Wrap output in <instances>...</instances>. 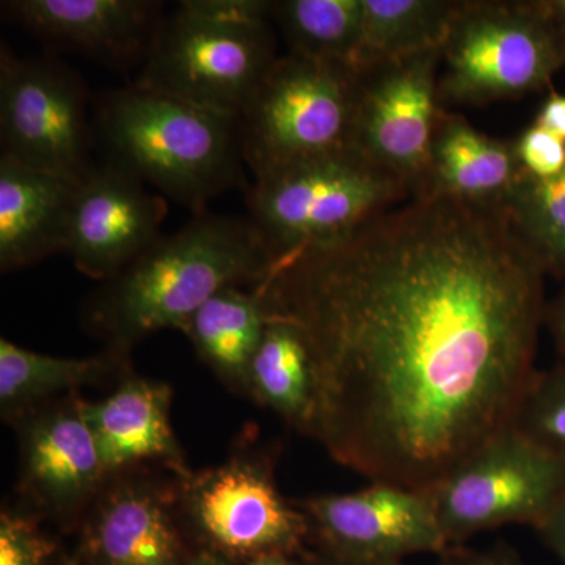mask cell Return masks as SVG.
Returning a JSON list of instances; mask_svg holds the SVG:
<instances>
[{"label": "cell", "mask_w": 565, "mask_h": 565, "mask_svg": "<svg viewBox=\"0 0 565 565\" xmlns=\"http://www.w3.org/2000/svg\"><path fill=\"white\" fill-rule=\"evenodd\" d=\"M535 3L565 43V0H535Z\"/></svg>", "instance_id": "34"}, {"label": "cell", "mask_w": 565, "mask_h": 565, "mask_svg": "<svg viewBox=\"0 0 565 565\" xmlns=\"http://www.w3.org/2000/svg\"><path fill=\"white\" fill-rule=\"evenodd\" d=\"M270 255L247 218L203 211L172 236H162L84 307V323L128 355L163 329L180 330L215 294L253 288L270 269Z\"/></svg>", "instance_id": "2"}, {"label": "cell", "mask_w": 565, "mask_h": 565, "mask_svg": "<svg viewBox=\"0 0 565 565\" xmlns=\"http://www.w3.org/2000/svg\"><path fill=\"white\" fill-rule=\"evenodd\" d=\"M315 565H381V564H356V563H348V561L334 559V557L322 555L319 553L318 556H315ZM388 565H403V564H388Z\"/></svg>", "instance_id": "36"}, {"label": "cell", "mask_w": 565, "mask_h": 565, "mask_svg": "<svg viewBox=\"0 0 565 565\" xmlns=\"http://www.w3.org/2000/svg\"><path fill=\"white\" fill-rule=\"evenodd\" d=\"M20 437V490L36 514L63 527L81 525L107 475L77 393L33 408L14 422Z\"/></svg>", "instance_id": "13"}, {"label": "cell", "mask_w": 565, "mask_h": 565, "mask_svg": "<svg viewBox=\"0 0 565 565\" xmlns=\"http://www.w3.org/2000/svg\"><path fill=\"white\" fill-rule=\"evenodd\" d=\"M424 493L449 548L494 527H537L565 494V457L509 426Z\"/></svg>", "instance_id": "8"}, {"label": "cell", "mask_w": 565, "mask_h": 565, "mask_svg": "<svg viewBox=\"0 0 565 565\" xmlns=\"http://www.w3.org/2000/svg\"><path fill=\"white\" fill-rule=\"evenodd\" d=\"M267 322L262 292L232 286L212 296L180 330L223 384L247 394L248 370Z\"/></svg>", "instance_id": "20"}, {"label": "cell", "mask_w": 565, "mask_h": 565, "mask_svg": "<svg viewBox=\"0 0 565 565\" xmlns=\"http://www.w3.org/2000/svg\"><path fill=\"white\" fill-rule=\"evenodd\" d=\"M178 501L185 530L228 563L302 553L311 541L307 516L282 497L262 456L236 455L178 479Z\"/></svg>", "instance_id": "10"}, {"label": "cell", "mask_w": 565, "mask_h": 565, "mask_svg": "<svg viewBox=\"0 0 565 565\" xmlns=\"http://www.w3.org/2000/svg\"><path fill=\"white\" fill-rule=\"evenodd\" d=\"M93 128L106 162L199 214L245 189L241 118L136 84L93 102Z\"/></svg>", "instance_id": "3"}, {"label": "cell", "mask_w": 565, "mask_h": 565, "mask_svg": "<svg viewBox=\"0 0 565 565\" xmlns=\"http://www.w3.org/2000/svg\"><path fill=\"white\" fill-rule=\"evenodd\" d=\"M511 426L565 457V364L534 375Z\"/></svg>", "instance_id": "26"}, {"label": "cell", "mask_w": 565, "mask_h": 565, "mask_svg": "<svg viewBox=\"0 0 565 565\" xmlns=\"http://www.w3.org/2000/svg\"><path fill=\"white\" fill-rule=\"evenodd\" d=\"M278 61L269 22H236L178 7L132 84L239 117Z\"/></svg>", "instance_id": "7"}, {"label": "cell", "mask_w": 565, "mask_h": 565, "mask_svg": "<svg viewBox=\"0 0 565 565\" xmlns=\"http://www.w3.org/2000/svg\"><path fill=\"white\" fill-rule=\"evenodd\" d=\"M462 6L463 0H363L356 73L444 50Z\"/></svg>", "instance_id": "23"}, {"label": "cell", "mask_w": 565, "mask_h": 565, "mask_svg": "<svg viewBox=\"0 0 565 565\" xmlns=\"http://www.w3.org/2000/svg\"><path fill=\"white\" fill-rule=\"evenodd\" d=\"M550 332L559 352L561 364H565V286L548 311Z\"/></svg>", "instance_id": "32"}, {"label": "cell", "mask_w": 565, "mask_h": 565, "mask_svg": "<svg viewBox=\"0 0 565 565\" xmlns=\"http://www.w3.org/2000/svg\"><path fill=\"white\" fill-rule=\"evenodd\" d=\"M514 147L526 177L548 180L565 170V140L535 122L516 137Z\"/></svg>", "instance_id": "28"}, {"label": "cell", "mask_w": 565, "mask_h": 565, "mask_svg": "<svg viewBox=\"0 0 565 565\" xmlns=\"http://www.w3.org/2000/svg\"><path fill=\"white\" fill-rule=\"evenodd\" d=\"M189 565H230V563L228 561L223 559V557L214 555V553L202 550V552L191 556Z\"/></svg>", "instance_id": "35"}, {"label": "cell", "mask_w": 565, "mask_h": 565, "mask_svg": "<svg viewBox=\"0 0 565 565\" xmlns=\"http://www.w3.org/2000/svg\"><path fill=\"white\" fill-rule=\"evenodd\" d=\"M81 182L0 156V269H24L65 252Z\"/></svg>", "instance_id": "19"}, {"label": "cell", "mask_w": 565, "mask_h": 565, "mask_svg": "<svg viewBox=\"0 0 565 565\" xmlns=\"http://www.w3.org/2000/svg\"><path fill=\"white\" fill-rule=\"evenodd\" d=\"M438 556L440 561L437 565H523L520 557L509 546L503 545L484 552L451 546Z\"/></svg>", "instance_id": "29"}, {"label": "cell", "mask_w": 565, "mask_h": 565, "mask_svg": "<svg viewBox=\"0 0 565 565\" xmlns=\"http://www.w3.org/2000/svg\"><path fill=\"white\" fill-rule=\"evenodd\" d=\"M501 211L545 274L565 278V170L548 180L523 174Z\"/></svg>", "instance_id": "25"}, {"label": "cell", "mask_w": 565, "mask_h": 565, "mask_svg": "<svg viewBox=\"0 0 565 565\" xmlns=\"http://www.w3.org/2000/svg\"><path fill=\"white\" fill-rule=\"evenodd\" d=\"M54 542L44 535L36 516L3 509L0 514V565H47Z\"/></svg>", "instance_id": "27"}, {"label": "cell", "mask_w": 565, "mask_h": 565, "mask_svg": "<svg viewBox=\"0 0 565 565\" xmlns=\"http://www.w3.org/2000/svg\"><path fill=\"white\" fill-rule=\"evenodd\" d=\"M167 200L109 162L96 163L74 200L65 253L81 274L109 281L162 236Z\"/></svg>", "instance_id": "15"}, {"label": "cell", "mask_w": 565, "mask_h": 565, "mask_svg": "<svg viewBox=\"0 0 565 565\" xmlns=\"http://www.w3.org/2000/svg\"><path fill=\"white\" fill-rule=\"evenodd\" d=\"M360 73L338 63L278 57L241 114L253 180L351 150Z\"/></svg>", "instance_id": "5"}, {"label": "cell", "mask_w": 565, "mask_h": 565, "mask_svg": "<svg viewBox=\"0 0 565 565\" xmlns=\"http://www.w3.org/2000/svg\"><path fill=\"white\" fill-rule=\"evenodd\" d=\"M244 565H315V556L307 553H274L245 561Z\"/></svg>", "instance_id": "33"}, {"label": "cell", "mask_w": 565, "mask_h": 565, "mask_svg": "<svg viewBox=\"0 0 565 565\" xmlns=\"http://www.w3.org/2000/svg\"><path fill=\"white\" fill-rule=\"evenodd\" d=\"M128 374V355L107 351L90 359H66L28 351L0 340V408L14 423L33 408L68 396L82 386L106 384Z\"/></svg>", "instance_id": "21"}, {"label": "cell", "mask_w": 565, "mask_h": 565, "mask_svg": "<svg viewBox=\"0 0 565 565\" xmlns=\"http://www.w3.org/2000/svg\"><path fill=\"white\" fill-rule=\"evenodd\" d=\"M178 479L158 478L150 468L107 476L81 523L88 564L189 565Z\"/></svg>", "instance_id": "14"}, {"label": "cell", "mask_w": 565, "mask_h": 565, "mask_svg": "<svg viewBox=\"0 0 565 565\" xmlns=\"http://www.w3.org/2000/svg\"><path fill=\"white\" fill-rule=\"evenodd\" d=\"M90 103L84 79L65 63L0 47V156L84 181L96 166Z\"/></svg>", "instance_id": "9"}, {"label": "cell", "mask_w": 565, "mask_h": 565, "mask_svg": "<svg viewBox=\"0 0 565 565\" xmlns=\"http://www.w3.org/2000/svg\"><path fill=\"white\" fill-rule=\"evenodd\" d=\"M545 275L503 211L422 196L273 263L255 288L313 352L308 435L424 492L511 426L537 374Z\"/></svg>", "instance_id": "1"}, {"label": "cell", "mask_w": 565, "mask_h": 565, "mask_svg": "<svg viewBox=\"0 0 565 565\" xmlns=\"http://www.w3.org/2000/svg\"><path fill=\"white\" fill-rule=\"evenodd\" d=\"M514 141L493 139L459 114L441 111L422 191L487 210H503L523 178Z\"/></svg>", "instance_id": "18"}, {"label": "cell", "mask_w": 565, "mask_h": 565, "mask_svg": "<svg viewBox=\"0 0 565 565\" xmlns=\"http://www.w3.org/2000/svg\"><path fill=\"white\" fill-rule=\"evenodd\" d=\"M247 394L294 429L310 433L316 405L315 359L296 323L269 315L248 370Z\"/></svg>", "instance_id": "22"}, {"label": "cell", "mask_w": 565, "mask_h": 565, "mask_svg": "<svg viewBox=\"0 0 565 565\" xmlns=\"http://www.w3.org/2000/svg\"><path fill=\"white\" fill-rule=\"evenodd\" d=\"M322 555L356 564H403L407 556L449 548L423 490L371 482L351 493L294 501Z\"/></svg>", "instance_id": "12"}, {"label": "cell", "mask_w": 565, "mask_h": 565, "mask_svg": "<svg viewBox=\"0 0 565 565\" xmlns=\"http://www.w3.org/2000/svg\"><path fill=\"white\" fill-rule=\"evenodd\" d=\"M441 50L408 55L360 73L351 150L422 191L438 118Z\"/></svg>", "instance_id": "11"}, {"label": "cell", "mask_w": 565, "mask_h": 565, "mask_svg": "<svg viewBox=\"0 0 565 565\" xmlns=\"http://www.w3.org/2000/svg\"><path fill=\"white\" fill-rule=\"evenodd\" d=\"M565 43L535 0H463L441 50L440 102L487 104L548 87Z\"/></svg>", "instance_id": "6"}, {"label": "cell", "mask_w": 565, "mask_h": 565, "mask_svg": "<svg viewBox=\"0 0 565 565\" xmlns=\"http://www.w3.org/2000/svg\"><path fill=\"white\" fill-rule=\"evenodd\" d=\"M172 386L126 374L98 403L85 401L104 471L107 476L156 463L178 478L192 473L170 422Z\"/></svg>", "instance_id": "17"}, {"label": "cell", "mask_w": 565, "mask_h": 565, "mask_svg": "<svg viewBox=\"0 0 565 565\" xmlns=\"http://www.w3.org/2000/svg\"><path fill=\"white\" fill-rule=\"evenodd\" d=\"M535 125L542 126L559 139L565 140V95L564 93H550L541 109L535 115Z\"/></svg>", "instance_id": "31"}, {"label": "cell", "mask_w": 565, "mask_h": 565, "mask_svg": "<svg viewBox=\"0 0 565 565\" xmlns=\"http://www.w3.org/2000/svg\"><path fill=\"white\" fill-rule=\"evenodd\" d=\"M273 20L291 54L355 70L363 0H282L274 3Z\"/></svg>", "instance_id": "24"}, {"label": "cell", "mask_w": 565, "mask_h": 565, "mask_svg": "<svg viewBox=\"0 0 565 565\" xmlns=\"http://www.w3.org/2000/svg\"><path fill=\"white\" fill-rule=\"evenodd\" d=\"M245 192L248 221L273 263L341 239L412 199L403 182L353 150L263 174Z\"/></svg>", "instance_id": "4"}, {"label": "cell", "mask_w": 565, "mask_h": 565, "mask_svg": "<svg viewBox=\"0 0 565 565\" xmlns=\"http://www.w3.org/2000/svg\"><path fill=\"white\" fill-rule=\"evenodd\" d=\"M535 531L565 565V494Z\"/></svg>", "instance_id": "30"}, {"label": "cell", "mask_w": 565, "mask_h": 565, "mask_svg": "<svg viewBox=\"0 0 565 565\" xmlns=\"http://www.w3.org/2000/svg\"><path fill=\"white\" fill-rule=\"evenodd\" d=\"M2 9L47 46L117 71L143 66L166 21L150 0H11Z\"/></svg>", "instance_id": "16"}]
</instances>
